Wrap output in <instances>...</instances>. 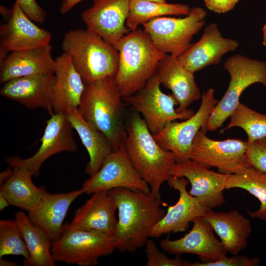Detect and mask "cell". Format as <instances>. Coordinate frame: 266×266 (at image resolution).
Here are the masks:
<instances>
[{
	"label": "cell",
	"mask_w": 266,
	"mask_h": 266,
	"mask_svg": "<svg viewBox=\"0 0 266 266\" xmlns=\"http://www.w3.org/2000/svg\"><path fill=\"white\" fill-rule=\"evenodd\" d=\"M145 245L147 266H192L193 263L182 260L179 255L174 258L168 257L159 249L155 243L151 239H148Z\"/></svg>",
	"instance_id": "cell-34"
},
{
	"label": "cell",
	"mask_w": 266,
	"mask_h": 266,
	"mask_svg": "<svg viewBox=\"0 0 266 266\" xmlns=\"http://www.w3.org/2000/svg\"><path fill=\"white\" fill-rule=\"evenodd\" d=\"M8 255H21L24 259L29 257L27 245L16 219L0 220V258Z\"/></svg>",
	"instance_id": "cell-33"
},
{
	"label": "cell",
	"mask_w": 266,
	"mask_h": 266,
	"mask_svg": "<svg viewBox=\"0 0 266 266\" xmlns=\"http://www.w3.org/2000/svg\"><path fill=\"white\" fill-rule=\"evenodd\" d=\"M19 6L32 21L38 23L44 22L46 13L36 0H16Z\"/></svg>",
	"instance_id": "cell-37"
},
{
	"label": "cell",
	"mask_w": 266,
	"mask_h": 266,
	"mask_svg": "<svg viewBox=\"0 0 266 266\" xmlns=\"http://www.w3.org/2000/svg\"><path fill=\"white\" fill-rule=\"evenodd\" d=\"M230 118V121L223 132L239 127L246 133L248 142L266 137V114L258 112L239 102Z\"/></svg>",
	"instance_id": "cell-32"
},
{
	"label": "cell",
	"mask_w": 266,
	"mask_h": 266,
	"mask_svg": "<svg viewBox=\"0 0 266 266\" xmlns=\"http://www.w3.org/2000/svg\"><path fill=\"white\" fill-rule=\"evenodd\" d=\"M238 42L224 37L216 23L206 26L200 39L191 44L177 57L181 65L193 73L214 65L219 64L222 57L228 52L234 51Z\"/></svg>",
	"instance_id": "cell-18"
},
{
	"label": "cell",
	"mask_w": 266,
	"mask_h": 266,
	"mask_svg": "<svg viewBox=\"0 0 266 266\" xmlns=\"http://www.w3.org/2000/svg\"><path fill=\"white\" fill-rule=\"evenodd\" d=\"M12 171V167L6 168L5 170L1 172L0 174V184H3L9 177Z\"/></svg>",
	"instance_id": "cell-40"
},
{
	"label": "cell",
	"mask_w": 266,
	"mask_h": 266,
	"mask_svg": "<svg viewBox=\"0 0 266 266\" xmlns=\"http://www.w3.org/2000/svg\"><path fill=\"white\" fill-rule=\"evenodd\" d=\"M55 83L54 73L20 77L3 83L0 94L29 108H42L52 115Z\"/></svg>",
	"instance_id": "cell-17"
},
{
	"label": "cell",
	"mask_w": 266,
	"mask_h": 266,
	"mask_svg": "<svg viewBox=\"0 0 266 266\" xmlns=\"http://www.w3.org/2000/svg\"><path fill=\"white\" fill-rule=\"evenodd\" d=\"M117 206L118 222L115 237L117 249L134 252L145 245L151 231L164 216L161 197L151 192L134 191L126 188L109 190Z\"/></svg>",
	"instance_id": "cell-1"
},
{
	"label": "cell",
	"mask_w": 266,
	"mask_h": 266,
	"mask_svg": "<svg viewBox=\"0 0 266 266\" xmlns=\"http://www.w3.org/2000/svg\"><path fill=\"white\" fill-rule=\"evenodd\" d=\"M206 132L200 130L195 137L188 159L219 172L239 174L251 167L246 156L247 141L240 139L216 140L209 138Z\"/></svg>",
	"instance_id": "cell-10"
},
{
	"label": "cell",
	"mask_w": 266,
	"mask_h": 266,
	"mask_svg": "<svg viewBox=\"0 0 266 266\" xmlns=\"http://www.w3.org/2000/svg\"><path fill=\"white\" fill-rule=\"evenodd\" d=\"M49 44L26 50L11 52L0 63V83L12 79L40 74L54 73L56 61Z\"/></svg>",
	"instance_id": "cell-23"
},
{
	"label": "cell",
	"mask_w": 266,
	"mask_h": 266,
	"mask_svg": "<svg viewBox=\"0 0 266 266\" xmlns=\"http://www.w3.org/2000/svg\"><path fill=\"white\" fill-rule=\"evenodd\" d=\"M123 101L114 78L106 77L85 83L78 107L83 118L107 136L113 151L127 135Z\"/></svg>",
	"instance_id": "cell-3"
},
{
	"label": "cell",
	"mask_w": 266,
	"mask_h": 266,
	"mask_svg": "<svg viewBox=\"0 0 266 266\" xmlns=\"http://www.w3.org/2000/svg\"><path fill=\"white\" fill-rule=\"evenodd\" d=\"M144 0L155 1V2H166V0Z\"/></svg>",
	"instance_id": "cell-44"
},
{
	"label": "cell",
	"mask_w": 266,
	"mask_h": 266,
	"mask_svg": "<svg viewBox=\"0 0 266 266\" xmlns=\"http://www.w3.org/2000/svg\"><path fill=\"white\" fill-rule=\"evenodd\" d=\"M247 143L246 156L250 165L266 172V137Z\"/></svg>",
	"instance_id": "cell-35"
},
{
	"label": "cell",
	"mask_w": 266,
	"mask_h": 266,
	"mask_svg": "<svg viewBox=\"0 0 266 266\" xmlns=\"http://www.w3.org/2000/svg\"><path fill=\"white\" fill-rule=\"evenodd\" d=\"M161 84L156 72L140 90L123 98L124 101L142 115L152 134L160 131L168 123L186 120L195 113L194 110L189 109L178 112L174 108L178 105L177 100L172 94L163 93L160 89Z\"/></svg>",
	"instance_id": "cell-9"
},
{
	"label": "cell",
	"mask_w": 266,
	"mask_h": 266,
	"mask_svg": "<svg viewBox=\"0 0 266 266\" xmlns=\"http://www.w3.org/2000/svg\"><path fill=\"white\" fill-rule=\"evenodd\" d=\"M240 188L257 198L261 204L256 211H248L252 218L266 220V172L258 171L252 167L239 174H229L225 190Z\"/></svg>",
	"instance_id": "cell-31"
},
{
	"label": "cell",
	"mask_w": 266,
	"mask_h": 266,
	"mask_svg": "<svg viewBox=\"0 0 266 266\" xmlns=\"http://www.w3.org/2000/svg\"><path fill=\"white\" fill-rule=\"evenodd\" d=\"M118 188L150 192L149 186L133 166L124 142L106 158L100 169L86 180L81 189L84 193L90 195Z\"/></svg>",
	"instance_id": "cell-12"
},
{
	"label": "cell",
	"mask_w": 266,
	"mask_h": 266,
	"mask_svg": "<svg viewBox=\"0 0 266 266\" xmlns=\"http://www.w3.org/2000/svg\"><path fill=\"white\" fill-rule=\"evenodd\" d=\"M82 194L81 188L63 193L46 191L34 207L28 212L29 219L52 241L57 240L64 231L63 222L70 205Z\"/></svg>",
	"instance_id": "cell-22"
},
{
	"label": "cell",
	"mask_w": 266,
	"mask_h": 266,
	"mask_svg": "<svg viewBox=\"0 0 266 266\" xmlns=\"http://www.w3.org/2000/svg\"><path fill=\"white\" fill-rule=\"evenodd\" d=\"M12 167V173L0 187V195L10 205L27 211L33 209L44 193V187L36 186L32 181V173L22 166Z\"/></svg>",
	"instance_id": "cell-28"
},
{
	"label": "cell",
	"mask_w": 266,
	"mask_h": 266,
	"mask_svg": "<svg viewBox=\"0 0 266 266\" xmlns=\"http://www.w3.org/2000/svg\"><path fill=\"white\" fill-rule=\"evenodd\" d=\"M55 61L54 112L66 113L70 109L78 108L85 83L68 54L64 52Z\"/></svg>",
	"instance_id": "cell-25"
},
{
	"label": "cell",
	"mask_w": 266,
	"mask_h": 266,
	"mask_svg": "<svg viewBox=\"0 0 266 266\" xmlns=\"http://www.w3.org/2000/svg\"><path fill=\"white\" fill-rule=\"evenodd\" d=\"M215 90L208 89L201 96L200 106L191 117L181 122H170L159 132L153 134L164 149L173 152L176 162L188 159L193 141L200 130L207 132L206 125L211 111L218 100L214 97Z\"/></svg>",
	"instance_id": "cell-11"
},
{
	"label": "cell",
	"mask_w": 266,
	"mask_h": 266,
	"mask_svg": "<svg viewBox=\"0 0 266 266\" xmlns=\"http://www.w3.org/2000/svg\"><path fill=\"white\" fill-rule=\"evenodd\" d=\"M83 0H63L59 8L61 14H66L76 4Z\"/></svg>",
	"instance_id": "cell-39"
},
{
	"label": "cell",
	"mask_w": 266,
	"mask_h": 266,
	"mask_svg": "<svg viewBox=\"0 0 266 266\" xmlns=\"http://www.w3.org/2000/svg\"><path fill=\"white\" fill-rule=\"evenodd\" d=\"M224 68L231 79L227 91L208 118L206 128L209 131L223 126L237 107L241 94L247 88L257 83L266 87V62L237 54L226 61Z\"/></svg>",
	"instance_id": "cell-6"
},
{
	"label": "cell",
	"mask_w": 266,
	"mask_h": 266,
	"mask_svg": "<svg viewBox=\"0 0 266 266\" xmlns=\"http://www.w3.org/2000/svg\"><path fill=\"white\" fill-rule=\"evenodd\" d=\"M117 247L115 235L65 226L61 237L52 241L51 252L55 262L92 266L97 265L100 257L110 255Z\"/></svg>",
	"instance_id": "cell-7"
},
{
	"label": "cell",
	"mask_w": 266,
	"mask_h": 266,
	"mask_svg": "<svg viewBox=\"0 0 266 266\" xmlns=\"http://www.w3.org/2000/svg\"><path fill=\"white\" fill-rule=\"evenodd\" d=\"M126 127L124 144L129 158L150 192L161 197V186L171 176L175 156L158 144L138 112L131 113Z\"/></svg>",
	"instance_id": "cell-2"
},
{
	"label": "cell",
	"mask_w": 266,
	"mask_h": 266,
	"mask_svg": "<svg viewBox=\"0 0 266 266\" xmlns=\"http://www.w3.org/2000/svg\"><path fill=\"white\" fill-rule=\"evenodd\" d=\"M29 257L24 259L26 266H54L55 261L51 252L52 241L40 228L33 225L28 215L19 211L15 214Z\"/></svg>",
	"instance_id": "cell-29"
},
{
	"label": "cell",
	"mask_w": 266,
	"mask_h": 266,
	"mask_svg": "<svg viewBox=\"0 0 266 266\" xmlns=\"http://www.w3.org/2000/svg\"><path fill=\"white\" fill-rule=\"evenodd\" d=\"M11 10L8 21L0 27V48L11 52L50 44L51 33L34 24L16 1Z\"/></svg>",
	"instance_id": "cell-20"
},
{
	"label": "cell",
	"mask_w": 266,
	"mask_h": 266,
	"mask_svg": "<svg viewBox=\"0 0 266 266\" xmlns=\"http://www.w3.org/2000/svg\"><path fill=\"white\" fill-rule=\"evenodd\" d=\"M156 72L161 84L171 90L177 100L178 112L186 111L190 104L201 98L194 73L183 66L176 57L166 54L160 62Z\"/></svg>",
	"instance_id": "cell-24"
},
{
	"label": "cell",
	"mask_w": 266,
	"mask_h": 266,
	"mask_svg": "<svg viewBox=\"0 0 266 266\" xmlns=\"http://www.w3.org/2000/svg\"><path fill=\"white\" fill-rule=\"evenodd\" d=\"M66 114L88 151L89 161L85 171L91 176L100 169L104 160L113 152L112 145L104 134L83 118L78 108L70 109Z\"/></svg>",
	"instance_id": "cell-27"
},
{
	"label": "cell",
	"mask_w": 266,
	"mask_h": 266,
	"mask_svg": "<svg viewBox=\"0 0 266 266\" xmlns=\"http://www.w3.org/2000/svg\"><path fill=\"white\" fill-rule=\"evenodd\" d=\"M260 264V260L257 257L250 258L245 256L233 255L228 257L227 256L218 261L209 262H196L192 266H257Z\"/></svg>",
	"instance_id": "cell-36"
},
{
	"label": "cell",
	"mask_w": 266,
	"mask_h": 266,
	"mask_svg": "<svg viewBox=\"0 0 266 266\" xmlns=\"http://www.w3.org/2000/svg\"><path fill=\"white\" fill-rule=\"evenodd\" d=\"M130 1L94 0L92 6L81 14L87 29L115 47L131 31L126 26Z\"/></svg>",
	"instance_id": "cell-15"
},
{
	"label": "cell",
	"mask_w": 266,
	"mask_h": 266,
	"mask_svg": "<svg viewBox=\"0 0 266 266\" xmlns=\"http://www.w3.org/2000/svg\"><path fill=\"white\" fill-rule=\"evenodd\" d=\"M17 264L14 262L5 260L1 258H0V266H17Z\"/></svg>",
	"instance_id": "cell-41"
},
{
	"label": "cell",
	"mask_w": 266,
	"mask_h": 266,
	"mask_svg": "<svg viewBox=\"0 0 266 266\" xmlns=\"http://www.w3.org/2000/svg\"><path fill=\"white\" fill-rule=\"evenodd\" d=\"M166 182L170 187L178 191L179 199L174 205L168 207L164 216L153 228L150 233L152 237L185 232L190 222L198 217L203 216L207 210L197 198L187 191L189 181L186 178L171 176Z\"/></svg>",
	"instance_id": "cell-19"
},
{
	"label": "cell",
	"mask_w": 266,
	"mask_h": 266,
	"mask_svg": "<svg viewBox=\"0 0 266 266\" xmlns=\"http://www.w3.org/2000/svg\"><path fill=\"white\" fill-rule=\"evenodd\" d=\"M263 44L266 47V23L263 26Z\"/></svg>",
	"instance_id": "cell-43"
},
{
	"label": "cell",
	"mask_w": 266,
	"mask_h": 266,
	"mask_svg": "<svg viewBox=\"0 0 266 266\" xmlns=\"http://www.w3.org/2000/svg\"><path fill=\"white\" fill-rule=\"evenodd\" d=\"M203 217L210 223L227 253L237 255L247 245L252 228L249 219L237 210L205 211Z\"/></svg>",
	"instance_id": "cell-26"
},
{
	"label": "cell",
	"mask_w": 266,
	"mask_h": 266,
	"mask_svg": "<svg viewBox=\"0 0 266 266\" xmlns=\"http://www.w3.org/2000/svg\"><path fill=\"white\" fill-rule=\"evenodd\" d=\"M188 5L168 3L144 0H131L126 26L130 31L139 25L159 17L166 15H187L191 10Z\"/></svg>",
	"instance_id": "cell-30"
},
{
	"label": "cell",
	"mask_w": 266,
	"mask_h": 266,
	"mask_svg": "<svg viewBox=\"0 0 266 266\" xmlns=\"http://www.w3.org/2000/svg\"><path fill=\"white\" fill-rule=\"evenodd\" d=\"M206 11L191 8L184 18L162 16L143 24V30L161 52L178 57L191 44L194 37L205 24Z\"/></svg>",
	"instance_id": "cell-8"
},
{
	"label": "cell",
	"mask_w": 266,
	"mask_h": 266,
	"mask_svg": "<svg viewBox=\"0 0 266 266\" xmlns=\"http://www.w3.org/2000/svg\"><path fill=\"white\" fill-rule=\"evenodd\" d=\"M117 206L110 191H101L92 196L76 211L70 223L71 229L97 231L115 235L118 218Z\"/></svg>",
	"instance_id": "cell-21"
},
{
	"label": "cell",
	"mask_w": 266,
	"mask_h": 266,
	"mask_svg": "<svg viewBox=\"0 0 266 266\" xmlns=\"http://www.w3.org/2000/svg\"><path fill=\"white\" fill-rule=\"evenodd\" d=\"M198 162L187 159L176 162L171 176L186 178L191 184L189 194L197 198L207 210L225 202L223 191L229 174L217 172Z\"/></svg>",
	"instance_id": "cell-14"
},
{
	"label": "cell",
	"mask_w": 266,
	"mask_h": 266,
	"mask_svg": "<svg viewBox=\"0 0 266 266\" xmlns=\"http://www.w3.org/2000/svg\"><path fill=\"white\" fill-rule=\"evenodd\" d=\"M239 0H204V2L210 10L220 14L228 12L233 9Z\"/></svg>",
	"instance_id": "cell-38"
},
{
	"label": "cell",
	"mask_w": 266,
	"mask_h": 266,
	"mask_svg": "<svg viewBox=\"0 0 266 266\" xmlns=\"http://www.w3.org/2000/svg\"><path fill=\"white\" fill-rule=\"evenodd\" d=\"M0 210H3L6 206L10 205L8 201L2 196L0 195Z\"/></svg>",
	"instance_id": "cell-42"
},
{
	"label": "cell",
	"mask_w": 266,
	"mask_h": 266,
	"mask_svg": "<svg viewBox=\"0 0 266 266\" xmlns=\"http://www.w3.org/2000/svg\"><path fill=\"white\" fill-rule=\"evenodd\" d=\"M115 48L119 58L114 79L122 98L140 90L156 72L166 54L155 46L144 30L139 28L124 35Z\"/></svg>",
	"instance_id": "cell-4"
},
{
	"label": "cell",
	"mask_w": 266,
	"mask_h": 266,
	"mask_svg": "<svg viewBox=\"0 0 266 266\" xmlns=\"http://www.w3.org/2000/svg\"><path fill=\"white\" fill-rule=\"evenodd\" d=\"M193 223L192 229L183 237L175 240L167 237L160 242L161 247L177 255L195 254L201 263L216 261L227 256L222 243L215 237L213 228L203 216L196 218Z\"/></svg>",
	"instance_id": "cell-16"
},
{
	"label": "cell",
	"mask_w": 266,
	"mask_h": 266,
	"mask_svg": "<svg viewBox=\"0 0 266 266\" xmlns=\"http://www.w3.org/2000/svg\"><path fill=\"white\" fill-rule=\"evenodd\" d=\"M72 129L66 113H54L46 121L37 151L27 159L8 157L6 162L11 167H25L33 176L37 177L43 163L52 155L64 151L74 153L77 151Z\"/></svg>",
	"instance_id": "cell-13"
},
{
	"label": "cell",
	"mask_w": 266,
	"mask_h": 266,
	"mask_svg": "<svg viewBox=\"0 0 266 266\" xmlns=\"http://www.w3.org/2000/svg\"><path fill=\"white\" fill-rule=\"evenodd\" d=\"M85 83L115 78L118 67L117 49L88 29H77L64 34L62 43Z\"/></svg>",
	"instance_id": "cell-5"
}]
</instances>
